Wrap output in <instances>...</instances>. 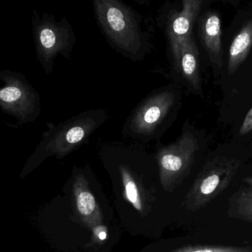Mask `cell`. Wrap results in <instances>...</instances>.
<instances>
[{
	"label": "cell",
	"instance_id": "9",
	"mask_svg": "<svg viewBox=\"0 0 252 252\" xmlns=\"http://www.w3.org/2000/svg\"><path fill=\"white\" fill-rule=\"evenodd\" d=\"M198 35L201 45L207 52L210 63L216 69L223 66L221 22L214 10L201 13L197 19Z\"/></svg>",
	"mask_w": 252,
	"mask_h": 252
},
{
	"label": "cell",
	"instance_id": "11",
	"mask_svg": "<svg viewBox=\"0 0 252 252\" xmlns=\"http://www.w3.org/2000/svg\"><path fill=\"white\" fill-rule=\"evenodd\" d=\"M118 169L122 177L127 201L134 207L136 210L141 211L142 210V203L139 198L137 186L132 176L130 166L125 162H121L118 164Z\"/></svg>",
	"mask_w": 252,
	"mask_h": 252
},
{
	"label": "cell",
	"instance_id": "16",
	"mask_svg": "<svg viewBox=\"0 0 252 252\" xmlns=\"http://www.w3.org/2000/svg\"><path fill=\"white\" fill-rule=\"evenodd\" d=\"M106 237H107V234H106V232H99L98 234V238L100 241H104V240L106 239Z\"/></svg>",
	"mask_w": 252,
	"mask_h": 252
},
{
	"label": "cell",
	"instance_id": "10",
	"mask_svg": "<svg viewBox=\"0 0 252 252\" xmlns=\"http://www.w3.org/2000/svg\"><path fill=\"white\" fill-rule=\"evenodd\" d=\"M252 47V19L246 22L234 38L229 50L227 71L233 75L250 54Z\"/></svg>",
	"mask_w": 252,
	"mask_h": 252
},
{
	"label": "cell",
	"instance_id": "13",
	"mask_svg": "<svg viewBox=\"0 0 252 252\" xmlns=\"http://www.w3.org/2000/svg\"><path fill=\"white\" fill-rule=\"evenodd\" d=\"M219 162V160L216 161V164L215 165V172L210 173L208 176H207L203 180L202 183H201L200 190H201V193L204 194V195H210V194L213 193L216 190L219 182H220V177H219V173H216Z\"/></svg>",
	"mask_w": 252,
	"mask_h": 252
},
{
	"label": "cell",
	"instance_id": "4",
	"mask_svg": "<svg viewBox=\"0 0 252 252\" xmlns=\"http://www.w3.org/2000/svg\"><path fill=\"white\" fill-rule=\"evenodd\" d=\"M31 23L37 59L44 72L50 75L58 56L70 59L76 43L75 31L66 17L57 21L51 13L40 15L36 9L32 10Z\"/></svg>",
	"mask_w": 252,
	"mask_h": 252
},
{
	"label": "cell",
	"instance_id": "1",
	"mask_svg": "<svg viewBox=\"0 0 252 252\" xmlns=\"http://www.w3.org/2000/svg\"><path fill=\"white\" fill-rule=\"evenodd\" d=\"M94 17L108 44L133 62H142L153 49L142 16L120 0H94Z\"/></svg>",
	"mask_w": 252,
	"mask_h": 252
},
{
	"label": "cell",
	"instance_id": "12",
	"mask_svg": "<svg viewBox=\"0 0 252 252\" xmlns=\"http://www.w3.org/2000/svg\"><path fill=\"white\" fill-rule=\"evenodd\" d=\"M75 198L77 209L82 217L89 218L93 215L98 213L95 198L87 188L77 187Z\"/></svg>",
	"mask_w": 252,
	"mask_h": 252
},
{
	"label": "cell",
	"instance_id": "7",
	"mask_svg": "<svg viewBox=\"0 0 252 252\" xmlns=\"http://www.w3.org/2000/svg\"><path fill=\"white\" fill-rule=\"evenodd\" d=\"M204 3L202 0L167 1L161 6L157 22L164 33L167 50L193 35L194 25L202 11Z\"/></svg>",
	"mask_w": 252,
	"mask_h": 252
},
{
	"label": "cell",
	"instance_id": "3",
	"mask_svg": "<svg viewBox=\"0 0 252 252\" xmlns=\"http://www.w3.org/2000/svg\"><path fill=\"white\" fill-rule=\"evenodd\" d=\"M108 118L106 109H95L84 111L59 124L47 122V130L28 159L25 170H32L47 157L54 155L61 159L73 152L87 143Z\"/></svg>",
	"mask_w": 252,
	"mask_h": 252
},
{
	"label": "cell",
	"instance_id": "2",
	"mask_svg": "<svg viewBox=\"0 0 252 252\" xmlns=\"http://www.w3.org/2000/svg\"><path fill=\"white\" fill-rule=\"evenodd\" d=\"M182 105V87L179 84L170 83L156 89L129 114L123 127V136L142 144L160 142L177 119Z\"/></svg>",
	"mask_w": 252,
	"mask_h": 252
},
{
	"label": "cell",
	"instance_id": "8",
	"mask_svg": "<svg viewBox=\"0 0 252 252\" xmlns=\"http://www.w3.org/2000/svg\"><path fill=\"white\" fill-rule=\"evenodd\" d=\"M174 82L202 96L199 50L194 35L167 50Z\"/></svg>",
	"mask_w": 252,
	"mask_h": 252
},
{
	"label": "cell",
	"instance_id": "14",
	"mask_svg": "<svg viewBox=\"0 0 252 252\" xmlns=\"http://www.w3.org/2000/svg\"><path fill=\"white\" fill-rule=\"evenodd\" d=\"M252 131V108L244 118V122L240 129V136H245Z\"/></svg>",
	"mask_w": 252,
	"mask_h": 252
},
{
	"label": "cell",
	"instance_id": "6",
	"mask_svg": "<svg viewBox=\"0 0 252 252\" xmlns=\"http://www.w3.org/2000/svg\"><path fill=\"white\" fill-rule=\"evenodd\" d=\"M199 137L188 121L184 124L180 136L167 145L158 142L155 158L163 183L173 182L189 170L199 150Z\"/></svg>",
	"mask_w": 252,
	"mask_h": 252
},
{
	"label": "cell",
	"instance_id": "15",
	"mask_svg": "<svg viewBox=\"0 0 252 252\" xmlns=\"http://www.w3.org/2000/svg\"><path fill=\"white\" fill-rule=\"evenodd\" d=\"M173 252H226L220 250H211V249H200V250H181Z\"/></svg>",
	"mask_w": 252,
	"mask_h": 252
},
{
	"label": "cell",
	"instance_id": "5",
	"mask_svg": "<svg viewBox=\"0 0 252 252\" xmlns=\"http://www.w3.org/2000/svg\"><path fill=\"white\" fill-rule=\"evenodd\" d=\"M0 83V110L16 120L15 128H20L39 118L41 96L23 73L1 70Z\"/></svg>",
	"mask_w": 252,
	"mask_h": 252
}]
</instances>
